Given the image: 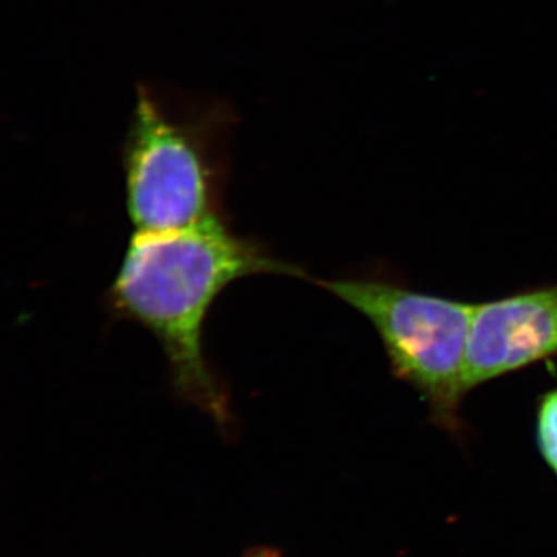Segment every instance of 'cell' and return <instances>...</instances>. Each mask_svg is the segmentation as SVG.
I'll list each match as a JSON object with an SVG mask.
<instances>
[{
    "mask_svg": "<svg viewBox=\"0 0 557 557\" xmlns=\"http://www.w3.org/2000/svg\"><path fill=\"white\" fill-rule=\"evenodd\" d=\"M242 557H281L277 549L271 547H255L248 549Z\"/></svg>",
    "mask_w": 557,
    "mask_h": 557,
    "instance_id": "6",
    "label": "cell"
},
{
    "mask_svg": "<svg viewBox=\"0 0 557 557\" xmlns=\"http://www.w3.org/2000/svg\"><path fill=\"white\" fill-rule=\"evenodd\" d=\"M126 207L135 233H168L223 219L219 174L199 143L139 98L124 156Z\"/></svg>",
    "mask_w": 557,
    "mask_h": 557,
    "instance_id": "3",
    "label": "cell"
},
{
    "mask_svg": "<svg viewBox=\"0 0 557 557\" xmlns=\"http://www.w3.org/2000/svg\"><path fill=\"white\" fill-rule=\"evenodd\" d=\"M556 358L557 284L475 304L465 354V392Z\"/></svg>",
    "mask_w": 557,
    "mask_h": 557,
    "instance_id": "4",
    "label": "cell"
},
{
    "mask_svg": "<svg viewBox=\"0 0 557 557\" xmlns=\"http://www.w3.org/2000/svg\"><path fill=\"white\" fill-rule=\"evenodd\" d=\"M304 278L368 319L395 380L416 388L435 426L463 437L465 354L475 304L418 292L383 274Z\"/></svg>",
    "mask_w": 557,
    "mask_h": 557,
    "instance_id": "2",
    "label": "cell"
},
{
    "mask_svg": "<svg viewBox=\"0 0 557 557\" xmlns=\"http://www.w3.org/2000/svg\"><path fill=\"white\" fill-rule=\"evenodd\" d=\"M256 274L304 278L307 271L215 219L188 230L134 233L106 295L113 318L159 341L175 395L223 434H234L236 420L228 388L205 355V321L223 289Z\"/></svg>",
    "mask_w": 557,
    "mask_h": 557,
    "instance_id": "1",
    "label": "cell"
},
{
    "mask_svg": "<svg viewBox=\"0 0 557 557\" xmlns=\"http://www.w3.org/2000/svg\"><path fill=\"white\" fill-rule=\"evenodd\" d=\"M534 438L542 460L557 479V386L547 388L537 397Z\"/></svg>",
    "mask_w": 557,
    "mask_h": 557,
    "instance_id": "5",
    "label": "cell"
}]
</instances>
